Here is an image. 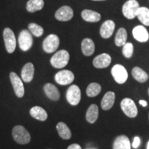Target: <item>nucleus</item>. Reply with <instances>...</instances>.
<instances>
[{"label":"nucleus","mask_w":149,"mask_h":149,"mask_svg":"<svg viewBox=\"0 0 149 149\" xmlns=\"http://www.w3.org/2000/svg\"><path fill=\"white\" fill-rule=\"evenodd\" d=\"M14 140L19 144H27L31 141V137L29 131L24 126H15L12 130Z\"/></svg>","instance_id":"1"},{"label":"nucleus","mask_w":149,"mask_h":149,"mask_svg":"<svg viewBox=\"0 0 149 149\" xmlns=\"http://www.w3.org/2000/svg\"><path fill=\"white\" fill-rule=\"evenodd\" d=\"M70 55L66 50L57 51L51 59V64L55 68H62L68 64Z\"/></svg>","instance_id":"2"},{"label":"nucleus","mask_w":149,"mask_h":149,"mask_svg":"<svg viewBox=\"0 0 149 149\" xmlns=\"http://www.w3.org/2000/svg\"><path fill=\"white\" fill-rule=\"evenodd\" d=\"M113 79L119 84H123L127 81L128 74L126 68L121 64H115L111 69Z\"/></svg>","instance_id":"3"},{"label":"nucleus","mask_w":149,"mask_h":149,"mask_svg":"<svg viewBox=\"0 0 149 149\" xmlns=\"http://www.w3.org/2000/svg\"><path fill=\"white\" fill-rule=\"evenodd\" d=\"M120 107L124 114L130 118H135L138 113L135 103L130 98L123 99L121 102Z\"/></svg>","instance_id":"4"},{"label":"nucleus","mask_w":149,"mask_h":149,"mask_svg":"<svg viewBox=\"0 0 149 149\" xmlns=\"http://www.w3.org/2000/svg\"><path fill=\"white\" fill-rule=\"evenodd\" d=\"M139 4L137 0H128L122 6V13L126 18L132 19L137 16Z\"/></svg>","instance_id":"5"},{"label":"nucleus","mask_w":149,"mask_h":149,"mask_svg":"<svg viewBox=\"0 0 149 149\" xmlns=\"http://www.w3.org/2000/svg\"><path fill=\"white\" fill-rule=\"evenodd\" d=\"M18 43L22 51H28L31 49L33 43V37L31 32L27 30H23L19 35Z\"/></svg>","instance_id":"6"},{"label":"nucleus","mask_w":149,"mask_h":149,"mask_svg":"<svg viewBox=\"0 0 149 149\" xmlns=\"http://www.w3.org/2000/svg\"><path fill=\"white\" fill-rule=\"evenodd\" d=\"M59 45V39L57 35L51 34L44 39L42 46L44 51L47 53H54Z\"/></svg>","instance_id":"7"},{"label":"nucleus","mask_w":149,"mask_h":149,"mask_svg":"<svg viewBox=\"0 0 149 149\" xmlns=\"http://www.w3.org/2000/svg\"><path fill=\"white\" fill-rule=\"evenodd\" d=\"M5 46L8 53H13L16 48V38L13 31L9 28H6L3 33Z\"/></svg>","instance_id":"8"},{"label":"nucleus","mask_w":149,"mask_h":149,"mask_svg":"<svg viewBox=\"0 0 149 149\" xmlns=\"http://www.w3.org/2000/svg\"><path fill=\"white\" fill-rule=\"evenodd\" d=\"M66 100L70 105L76 106L81 100V91L77 85H71L66 91Z\"/></svg>","instance_id":"9"},{"label":"nucleus","mask_w":149,"mask_h":149,"mask_svg":"<svg viewBox=\"0 0 149 149\" xmlns=\"http://www.w3.org/2000/svg\"><path fill=\"white\" fill-rule=\"evenodd\" d=\"M73 72L69 70H62L57 72L55 75V81L59 85L66 86L71 84L74 81Z\"/></svg>","instance_id":"10"},{"label":"nucleus","mask_w":149,"mask_h":149,"mask_svg":"<svg viewBox=\"0 0 149 149\" xmlns=\"http://www.w3.org/2000/svg\"><path fill=\"white\" fill-rule=\"evenodd\" d=\"M10 79L13 87L15 93L18 97H22L24 95V87L22 79L15 72H11L10 73Z\"/></svg>","instance_id":"11"},{"label":"nucleus","mask_w":149,"mask_h":149,"mask_svg":"<svg viewBox=\"0 0 149 149\" xmlns=\"http://www.w3.org/2000/svg\"><path fill=\"white\" fill-rule=\"evenodd\" d=\"M133 36L135 40L141 43L148 42L149 40V33L147 29L143 25L135 26L132 31Z\"/></svg>","instance_id":"12"},{"label":"nucleus","mask_w":149,"mask_h":149,"mask_svg":"<svg viewBox=\"0 0 149 149\" xmlns=\"http://www.w3.org/2000/svg\"><path fill=\"white\" fill-rule=\"evenodd\" d=\"M73 10L70 6H64L57 10L55 17L59 21L68 22L73 17Z\"/></svg>","instance_id":"13"},{"label":"nucleus","mask_w":149,"mask_h":149,"mask_svg":"<svg viewBox=\"0 0 149 149\" xmlns=\"http://www.w3.org/2000/svg\"><path fill=\"white\" fill-rule=\"evenodd\" d=\"M111 61V55L107 53H102L93 59V64L97 68H105L110 66Z\"/></svg>","instance_id":"14"},{"label":"nucleus","mask_w":149,"mask_h":149,"mask_svg":"<svg viewBox=\"0 0 149 149\" xmlns=\"http://www.w3.org/2000/svg\"><path fill=\"white\" fill-rule=\"evenodd\" d=\"M115 29V24L113 20H107L102 24L100 30V35L102 38L109 39L113 35Z\"/></svg>","instance_id":"15"},{"label":"nucleus","mask_w":149,"mask_h":149,"mask_svg":"<svg viewBox=\"0 0 149 149\" xmlns=\"http://www.w3.org/2000/svg\"><path fill=\"white\" fill-rule=\"evenodd\" d=\"M35 68L32 63H27L24 65L21 72L22 79L24 82L29 83L32 81L34 77Z\"/></svg>","instance_id":"16"},{"label":"nucleus","mask_w":149,"mask_h":149,"mask_svg":"<svg viewBox=\"0 0 149 149\" xmlns=\"http://www.w3.org/2000/svg\"><path fill=\"white\" fill-rule=\"evenodd\" d=\"M113 149H131V144L127 136L122 135L117 137L113 141Z\"/></svg>","instance_id":"17"},{"label":"nucleus","mask_w":149,"mask_h":149,"mask_svg":"<svg viewBox=\"0 0 149 149\" xmlns=\"http://www.w3.org/2000/svg\"><path fill=\"white\" fill-rule=\"evenodd\" d=\"M115 94L113 91H109L104 95L101 102V107L104 111H109L114 105Z\"/></svg>","instance_id":"18"},{"label":"nucleus","mask_w":149,"mask_h":149,"mask_svg":"<svg viewBox=\"0 0 149 149\" xmlns=\"http://www.w3.org/2000/svg\"><path fill=\"white\" fill-rule=\"evenodd\" d=\"M44 91L46 96L50 100H53V101H57L60 98V93H59L58 88L52 84H46L44 86Z\"/></svg>","instance_id":"19"},{"label":"nucleus","mask_w":149,"mask_h":149,"mask_svg":"<svg viewBox=\"0 0 149 149\" xmlns=\"http://www.w3.org/2000/svg\"><path fill=\"white\" fill-rule=\"evenodd\" d=\"M81 52L85 56H91L95 53V43L91 38L84 39L81 44Z\"/></svg>","instance_id":"20"},{"label":"nucleus","mask_w":149,"mask_h":149,"mask_svg":"<svg viewBox=\"0 0 149 149\" xmlns=\"http://www.w3.org/2000/svg\"><path fill=\"white\" fill-rule=\"evenodd\" d=\"M81 17L87 22H97L101 19V15L92 10L85 9L81 13Z\"/></svg>","instance_id":"21"},{"label":"nucleus","mask_w":149,"mask_h":149,"mask_svg":"<svg viewBox=\"0 0 149 149\" xmlns=\"http://www.w3.org/2000/svg\"><path fill=\"white\" fill-rule=\"evenodd\" d=\"M30 114L33 118L36 119L39 121H46L48 118L47 112L44 110L43 108L36 106V107H33L32 109L30 110Z\"/></svg>","instance_id":"22"},{"label":"nucleus","mask_w":149,"mask_h":149,"mask_svg":"<svg viewBox=\"0 0 149 149\" xmlns=\"http://www.w3.org/2000/svg\"><path fill=\"white\" fill-rule=\"evenodd\" d=\"M99 116V109L96 104H91L88 107L86 114V121L90 124H94L97 120Z\"/></svg>","instance_id":"23"},{"label":"nucleus","mask_w":149,"mask_h":149,"mask_svg":"<svg viewBox=\"0 0 149 149\" xmlns=\"http://www.w3.org/2000/svg\"><path fill=\"white\" fill-rule=\"evenodd\" d=\"M57 132L59 137L63 139H69L72 136L71 131H70V128L68 127V126L64 122H59L56 126Z\"/></svg>","instance_id":"24"},{"label":"nucleus","mask_w":149,"mask_h":149,"mask_svg":"<svg viewBox=\"0 0 149 149\" xmlns=\"http://www.w3.org/2000/svg\"><path fill=\"white\" fill-rule=\"evenodd\" d=\"M132 75L136 81L138 82L144 83L148 79V75L144 70L138 66L134 67L132 70Z\"/></svg>","instance_id":"25"},{"label":"nucleus","mask_w":149,"mask_h":149,"mask_svg":"<svg viewBox=\"0 0 149 149\" xmlns=\"http://www.w3.org/2000/svg\"><path fill=\"white\" fill-rule=\"evenodd\" d=\"M136 17L143 26H149V8L146 7H139Z\"/></svg>","instance_id":"26"},{"label":"nucleus","mask_w":149,"mask_h":149,"mask_svg":"<svg viewBox=\"0 0 149 149\" xmlns=\"http://www.w3.org/2000/svg\"><path fill=\"white\" fill-rule=\"evenodd\" d=\"M128 34L126 32V30L124 28H120V29L117 31L115 37V43L116 46H123L126 43L127 41Z\"/></svg>","instance_id":"27"},{"label":"nucleus","mask_w":149,"mask_h":149,"mask_svg":"<svg viewBox=\"0 0 149 149\" xmlns=\"http://www.w3.org/2000/svg\"><path fill=\"white\" fill-rule=\"evenodd\" d=\"M44 0H29L27 2L26 9L29 13H35L44 8Z\"/></svg>","instance_id":"28"},{"label":"nucleus","mask_w":149,"mask_h":149,"mask_svg":"<svg viewBox=\"0 0 149 149\" xmlns=\"http://www.w3.org/2000/svg\"><path fill=\"white\" fill-rule=\"evenodd\" d=\"M102 91L101 86L98 83L93 82L88 86L86 88V95L89 97H94L100 94Z\"/></svg>","instance_id":"29"},{"label":"nucleus","mask_w":149,"mask_h":149,"mask_svg":"<svg viewBox=\"0 0 149 149\" xmlns=\"http://www.w3.org/2000/svg\"><path fill=\"white\" fill-rule=\"evenodd\" d=\"M29 29L31 34L35 37H41L44 34V29L35 23L29 24Z\"/></svg>","instance_id":"30"},{"label":"nucleus","mask_w":149,"mask_h":149,"mask_svg":"<svg viewBox=\"0 0 149 149\" xmlns=\"http://www.w3.org/2000/svg\"><path fill=\"white\" fill-rule=\"evenodd\" d=\"M134 46L130 42H126L122 48V53L126 58L129 59L133 55Z\"/></svg>","instance_id":"31"},{"label":"nucleus","mask_w":149,"mask_h":149,"mask_svg":"<svg viewBox=\"0 0 149 149\" xmlns=\"http://www.w3.org/2000/svg\"><path fill=\"white\" fill-rule=\"evenodd\" d=\"M139 145H140V139H139V137H135L132 146L134 148H137L139 146Z\"/></svg>","instance_id":"32"},{"label":"nucleus","mask_w":149,"mask_h":149,"mask_svg":"<svg viewBox=\"0 0 149 149\" xmlns=\"http://www.w3.org/2000/svg\"><path fill=\"white\" fill-rule=\"evenodd\" d=\"M67 149H81V147L78 144H72L70 145Z\"/></svg>","instance_id":"33"},{"label":"nucleus","mask_w":149,"mask_h":149,"mask_svg":"<svg viewBox=\"0 0 149 149\" xmlns=\"http://www.w3.org/2000/svg\"><path fill=\"white\" fill-rule=\"evenodd\" d=\"M139 103L140 105H141L142 107H146L147 106V102L145 101V100H139Z\"/></svg>","instance_id":"34"},{"label":"nucleus","mask_w":149,"mask_h":149,"mask_svg":"<svg viewBox=\"0 0 149 149\" xmlns=\"http://www.w3.org/2000/svg\"><path fill=\"white\" fill-rule=\"evenodd\" d=\"M92 1H106V0H92Z\"/></svg>","instance_id":"35"},{"label":"nucleus","mask_w":149,"mask_h":149,"mask_svg":"<svg viewBox=\"0 0 149 149\" xmlns=\"http://www.w3.org/2000/svg\"><path fill=\"white\" fill-rule=\"evenodd\" d=\"M147 149H149V141H148V144H147Z\"/></svg>","instance_id":"36"},{"label":"nucleus","mask_w":149,"mask_h":149,"mask_svg":"<svg viewBox=\"0 0 149 149\" xmlns=\"http://www.w3.org/2000/svg\"><path fill=\"white\" fill-rule=\"evenodd\" d=\"M148 96H149V88H148Z\"/></svg>","instance_id":"37"},{"label":"nucleus","mask_w":149,"mask_h":149,"mask_svg":"<svg viewBox=\"0 0 149 149\" xmlns=\"http://www.w3.org/2000/svg\"><path fill=\"white\" fill-rule=\"evenodd\" d=\"M48 149H51V148H48Z\"/></svg>","instance_id":"38"}]
</instances>
